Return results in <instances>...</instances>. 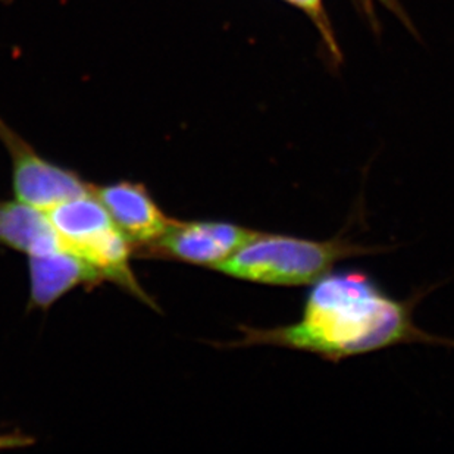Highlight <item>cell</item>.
<instances>
[{
	"label": "cell",
	"instance_id": "obj_1",
	"mask_svg": "<svg viewBox=\"0 0 454 454\" xmlns=\"http://www.w3.org/2000/svg\"><path fill=\"white\" fill-rule=\"evenodd\" d=\"M413 304L397 301L360 270H340L317 279L299 321L275 328L241 325L231 348L275 346L341 362L397 344L454 341L437 339L413 321Z\"/></svg>",
	"mask_w": 454,
	"mask_h": 454
},
{
	"label": "cell",
	"instance_id": "obj_2",
	"mask_svg": "<svg viewBox=\"0 0 454 454\" xmlns=\"http://www.w3.org/2000/svg\"><path fill=\"white\" fill-rule=\"evenodd\" d=\"M377 252H384V247L357 245L343 237L319 241L257 231L212 270L249 283L309 286L330 274L339 262Z\"/></svg>",
	"mask_w": 454,
	"mask_h": 454
},
{
	"label": "cell",
	"instance_id": "obj_3",
	"mask_svg": "<svg viewBox=\"0 0 454 454\" xmlns=\"http://www.w3.org/2000/svg\"><path fill=\"white\" fill-rule=\"evenodd\" d=\"M44 212L65 247L98 270L103 281H111L154 306L129 265L133 243L112 221L111 215L91 192V184L87 193L58 203Z\"/></svg>",
	"mask_w": 454,
	"mask_h": 454
},
{
	"label": "cell",
	"instance_id": "obj_4",
	"mask_svg": "<svg viewBox=\"0 0 454 454\" xmlns=\"http://www.w3.org/2000/svg\"><path fill=\"white\" fill-rule=\"evenodd\" d=\"M0 140L12 160L13 192L18 200L48 210L90 190V183H86L75 172L42 158L2 118Z\"/></svg>",
	"mask_w": 454,
	"mask_h": 454
},
{
	"label": "cell",
	"instance_id": "obj_5",
	"mask_svg": "<svg viewBox=\"0 0 454 454\" xmlns=\"http://www.w3.org/2000/svg\"><path fill=\"white\" fill-rule=\"evenodd\" d=\"M257 230L225 221L172 219L163 236L145 253L212 270L252 240Z\"/></svg>",
	"mask_w": 454,
	"mask_h": 454
},
{
	"label": "cell",
	"instance_id": "obj_6",
	"mask_svg": "<svg viewBox=\"0 0 454 454\" xmlns=\"http://www.w3.org/2000/svg\"><path fill=\"white\" fill-rule=\"evenodd\" d=\"M91 192L134 247L140 246L145 250L153 245L171 223L172 218L163 214L143 184L121 181L115 184L91 185Z\"/></svg>",
	"mask_w": 454,
	"mask_h": 454
},
{
	"label": "cell",
	"instance_id": "obj_7",
	"mask_svg": "<svg viewBox=\"0 0 454 454\" xmlns=\"http://www.w3.org/2000/svg\"><path fill=\"white\" fill-rule=\"evenodd\" d=\"M30 304L49 309L67 293L80 286H96L103 279L98 270L67 247L28 257Z\"/></svg>",
	"mask_w": 454,
	"mask_h": 454
},
{
	"label": "cell",
	"instance_id": "obj_8",
	"mask_svg": "<svg viewBox=\"0 0 454 454\" xmlns=\"http://www.w3.org/2000/svg\"><path fill=\"white\" fill-rule=\"evenodd\" d=\"M0 245L27 257L64 247L48 215L21 200H0Z\"/></svg>",
	"mask_w": 454,
	"mask_h": 454
},
{
	"label": "cell",
	"instance_id": "obj_9",
	"mask_svg": "<svg viewBox=\"0 0 454 454\" xmlns=\"http://www.w3.org/2000/svg\"><path fill=\"white\" fill-rule=\"evenodd\" d=\"M286 2L303 11L312 20L313 24L317 26V31L321 33L322 37H324L326 44H328V49H330L333 56L339 58L340 51L337 49L333 30H331L330 21H328V17H326L324 0H286Z\"/></svg>",
	"mask_w": 454,
	"mask_h": 454
},
{
	"label": "cell",
	"instance_id": "obj_10",
	"mask_svg": "<svg viewBox=\"0 0 454 454\" xmlns=\"http://www.w3.org/2000/svg\"><path fill=\"white\" fill-rule=\"evenodd\" d=\"M31 444V440L20 434H4L0 435V450H8V449H15V447L27 446Z\"/></svg>",
	"mask_w": 454,
	"mask_h": 454
}]
</instances>
